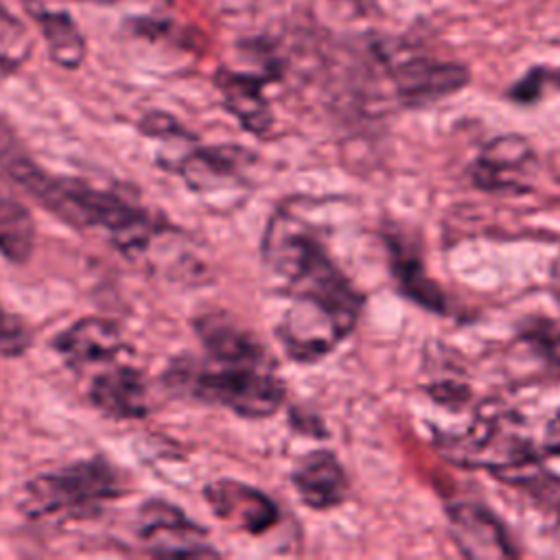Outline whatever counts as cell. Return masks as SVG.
<instances>
[{"mask_svg": "<svg viewBox=\"0 0 560 560\" xmlns=\"http://www.w3.org/2000/svg\"><path fill=\"white\" fill-rule=\"evenodd\" d=\"M0 168L50 214L74 230H103L122 252L142 249L162 230L155 217L116 192L94 188L79 177H61L44 171L2 120Z\"/></svg>", "mask_w": 560, "mask_h": 560, "instance_id": "6da1fadb", "label": "cell"}, {"mask_svg": "<svg viewBox=\"0 0 560 560\" xmlns=\"http://www.w3.org/2000/svg\"><path fill=\"white\" fill-rule=\"evenodd\" d=\"M357 319L317 298L291 295L278 324V339L295 361L311 363L335 350L352 332Z\"/></svg>", "mask_w": 560, "mask_h": 560, "instance_id": "5b68a950", "label": "cell"}, {"mask_svg": "<svg viewBox=\"0 0 560 560\" xmlns=\"http://www.w3.org/2000/svg\"><path fill=\"white\" fill-rule=\"evenodd\" d=\"M217 85L223 94L225 107L238 118V122L256 133L265 136L271 127V112L269 105L262 96L260 83L247 74H236V72H219Z\"/></svg>", "mask_w": 560, "mask_h": 560, "instance_id": "9a60e30c", "label": "cell"}, {"mask_svg": "<svg viewBox=\"0 0 560 560\" xmlns=\"http://www.w3.org/2000/svg\"><path fill=\"white\" fill-rule=\"evenodd\" d=\"M55 352L72 370L114 361L125 350L122 330L107 317H81L52 339Z\"/></svg>", "mask_w": 560, "mask_h": 560, "instance_id": "9c48e42d", "label": "cell"}, {"mask_svg": "<svg viewBox=\"0 0 560 560\" xmlns=\"http://www.w3.org/2000/svg\"><path fill=\"white\" fill-rule=\"evenodd\" d=\"M396 94L405 105L420 107L455 94L468 83V70L453 61L402 55L389 63Z\"/></svg>", "mask_w": 560, "mask_h": 560, "instance_id": "8992f818", "label": "cell"}, {"mask_svg": "<svg viewBox=\"0 0 560 560\" xmlns=\"http://www.w3.org/2000/svg\"><path fill=\"white\" fill-rule=\"evenodd\" d=\"M392 265H394V273H396L400 287L407 291V295H411L416 302H420L427 308H433V311L444 308L442 293L438 291V287L427 280L420 262L411 254L400 252L398 243L392 245Z\"/></svg>", "mask_w": 560, "mask_h": 560, "instance_id": "ac0fdd59", "label": "cell"}, {"mask_svg": "<svg viewBox=\"0 0 560 560\" xmlns=\"http://www.w3.org/2000/svg\"><path fill=\"white\" fill-rule=\"evenodd\" d=\"M551 291H553V295H556V300L560 304V254H558V258H556V262L551 267Z\"/></svg>", "mask_w": 560, "mask_h": 560, "instance_id": "603a6c76", "label": "cell"}, {"mask_svg": "<svg viewBox=\"0 0 560 560\" xmlns=\"http://www.w3.org/2000/svg\"><path fill=\"white\" fill-rule=\"evenodd\" d=\"M33 39L26 26L0 2V72L18 70L31 55Z\"/></svg>", "mask_w": 560, "mask_h": 560, "instance_id": "d6986e66", "label": "cell"}, {"mask_svg": "<svg viewBox=\"0 0 560 560\" xmlns=\"http://www.w3.org/2000/svg\"><path fill=\"white\" fill-rule=\"evenodd\" d=\"M529 335L553 363H560V330L551 326L547 330H532Z\"/></svg>", "mask_w": 560, "mask_h": 560, "instance_id": "44dd1931", "label": "cell"}, {"mask_svg": "<svg viewBox=\"0 0 560 560\" xmlns=\"http://www.w3.org/2000/svg\"><path fill=\"white\" fill-rule=\"evenodd\" d=\"M138 525L144 540H158L153 551L160 556H214L206 542V532L173 503L147 501L140 508Z\"/></svg>", "mask_w": 560, "mask_h": 560, "instance_id": "ba28073f", "label": "cell"}, {"mask_svg": "<svg viewBox=\"0 0 560 560\" xmlns=\"http://www.w3.org/2000/svg\"><path fill=\"white\" fill-rule=\"evenodd\" d=\"M448 529L457 549L466 558H514L512 547L499 518L477 503H453L448 508Z\"/></svg>", "mask_w": 560, "mask_h": 560, "instance_id": "8fae6325", "label": "cell"}, {"mask_svg": "<svg viewBox=\"0 0 560 560\" xmlns=\"http://www.w3.org/2000/svg\"><path fill=\"white\" fill-rule=\"evenodd\" d=\"M536 155L529 142L521 136H501L488 142L470 166L475 186L501 192V190H525L534 171Z\"/></svg>", "mask_w": 560, "mask_h": 560, "instance_id": "52a82bcc", "label": "cell"}, {"mask_svg": "<svg viewBox=\"0 0 560 560\" xmlns=\"http://www.w3.org/2000/svg\"><path fill=\"white\" fill-rule=\"evenodd\" d=\"M31 341L33 337L26 322L0 302V354L7 359L22 357L31 348Z\"/></svg>", "mask_w": 560, "mask_h": 560, "instance_id": "ffe728a7", "label": "cell"}, {"mask_svg": "<svg viewBox=\"0 0 560 560\" xmlns=\"http://www.w3.org/2000/svg\"><path fill=\"white\" fill-rule=\"evenodd\" d=\"M265 267L287 282L291 295L324 300L359 315L361 298L332 262L311 223L291 210H276L260 241Z\"/></svg>", "mask_w": 560, "mask_h": 560, "instance_id": "7a4b0ae2", "label": "cell"}, {"mask_svg": "<svg viewBox=\"0 0 560 560\" xmlns=\"http://www.w3.org/2000/svg\"><path fill=\"white\" fill-rule=\"evenodd\" d=\"M125 492L120 472L103 457L79 459L59 470L33 477L20 499V508L31 518L66 514L70 518L90 516L105 501Z\"/></svg>", "mask_w": 560, "mask_h": 560, "instance_id": "277c9868", "label": "cell"}, {"mask_svg": "<svg viewBox=\"0 0 560 560\" xmlns=\"http://www.w3.org/2000/svg\"><path fill=\"white\" fill-rule=\"evenodd\" d=\"M35 249V221L28 208L0 177V254L15 265L26 262Z\"/></svg>", "mask_w": 560, "mask_h": 560, "instance_id": "2e32d148", "label": "cell"}, {"mask_svg": "<svg viewBox=\"0 0 560 560\" xmlns=\"http://www.w3.org/2000/svg\"><path fill=\"white\" fill-rule=\"evenodd\" d=\"M168 381L195 398L223 405L243 418H267L284 400V385L267 352L243 359L175 361L168 368Z\"/></svg>", "mask_w": 560, "mask_h": 560, "instance_id": "3957f363", "label": "cell"}, {"mask_svg": "<svg viewBox=\"0 0 560 560\" xmlns=\"http://www.w3.org/2000/svg\"><path fill=\"white\" fill-rule=\"evenodd\" d=\"M203 499L214 516L247 534H262L278 521L276 503L260 490L232 479H219L203 488Z\"/></svg>", "mask_w": 560, "mask_h": 560, "instance_id": "30bf717a", "label": "cell"}, {"mask_svg": "<svg viewBox=\"0 0 560 560\" xmlns=\"http://www.w3.org/2000/svg\"><path fill=\"white\" fill-rule=\"evenodd\" d=\"M291 481L300 499L313 510H330L346 499L348 479L330 451H311L293 468Z\"/></svg>", "mask_w": 560, "mask_h": 560, "instance_id": "4fadbf2b", "label": "cell"}, {"mask_svg": "<svg viewBox=\"0 0 560 560\" xmlns=\"http://www.w3.org/2000/svg\"><path fill=\"white\" fill-rule=\"evenodd\" d=\"M31 13L37 18V24H39L42 37L48 46L50 59L57 66L68 68V70L79 68L85 57V42L79 33L77 24L72 22V18L61 11H44L37 0H35V7L31 9Z\"/></svg>", "mask_w": 560, "mask_h": 560, "instance_id": "e0dca14e", "label": "cell"}, {"mask_svg": "<svg viewBox=\"0 0 560 560\" xmlns=\"http://www.w3.org/2000/svg\"><path fill=\"white\" fill-rule=\"evenodd\" d=\"M542 446L549 455H560V409L553 413V418L549 420V424L545 429Z\"/></svg>", "mask_w": 560, "mask_h": 560, "instance_id": "7402d4cb", "label": "cell"}, {"mask_svg": "<svg viewBox=\"0 0 560 560\" xmlns=\"http://www.w3.org/2000/svg\"><path fill=\"white\" fill-rule=\"evenodd\" d=\"M249 158L241 147H203L184 155L175 168L190 190L208 192L238 182Z\"/></svg>", "mask_w": 560, "mask_h": 560, "instance_id": "5bb4252c", "label": "cell"}, {"mask_svg": "<svg viewBox=\"0 0 560 560\" xmlns=\"http://www.w3.org/2000/svg\"><path fill=\"white\" fill-rule=\"evenodd\" d=\"M88 396L101 413L114 420H140L149 413L147 381L129 365L109 368L94 376Z\"/></svg>", "mask_w": 560, "mask_h": 560, "instance_id": "7c38bea8", "label": "cell"}]
</instances>
